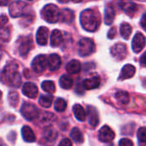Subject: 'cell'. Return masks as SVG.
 I'll return each mask as SVG.
<instances>
[{
	"mask_svg": "<svg viewBox=\"0 0 146 146\" xmlns=\"http://www.w3.org/2000/svg\"><path fill=\"white\" fill-rule=\"evenodd\" d=\"M1 80L3 83L12 86V87H19L21 82V74L18 71V65L15 62H11L8 63L1 75Z\"/></svg>",
	"mask_w": 146,
	"mask_h": 146,
	"instance_id": "1",
	"label": "cell"
},
{
	"mask_svg": "<svg viewBox=\"0 0 146 146\" xmlns=\"http://www.w3.org/2000/svg\"><path fill=\"white\" fill-rule=\"evenodd\" d=\"M101 22L100 15L94 9H87L80 15V24L88 32H95Z\"/></svg>",
	"mask_w": 146,
	"mask_h": 146,
	"instance_id": "2",
	"label": "cell"
},
{
	"mask_svg": "<svg viewBox=\"0 0 146 146\" xmlns=\"http://www.w3.org/2000/svg\"><path fill=\"white\" fill-rule=\"evenodd\" d=\"M42 18L49 23H56L59 21L60 10L55 4H48L44 6L41 11Z\"/></svg>",
	"mask_w": 146,
	"mask_h": 146,
	"instance_id": "3",
	"label": "cell"
},
{
	"mask_svg": "<svg viewBox=\"0 0 146 146\" xmlns=\"http://www.w3.org/2000/svg\"><path fill=\"white\" fill-rule=\"evenodd\" d=\"M21 113L24 118L28 121H33L40 116V110L33 104L24 103L21 108Z\"/></svg>",
	"mask_w": 146,
	"mask_h": 146,
	"instance_id": "4",
	"label": "cell"
},
{
	"mask_svg": "<svg viewBox=\"0 0 146 146\" xmlns=\"http://www.w3.org/2000/svg\"><path fill=\"white\" fill-rule=\"evenodd\" d=\"M95 44L91 38H82L79 42L78 52L81 56H87L95 51Z\"/></svg>",
	"mask_w": 146,
	"mask_h": 146,
	"instance_id": "5",
	"label": "cell"
},
{
	"mask_svg": "<svg viewBox=\"0 0 146 146\" xmlns=\"http://www.w3.org/2000/svg\"><path fill=\"white\" fill-rule=\"evenodd\" d=\"M33 48V38L30 36L21 37L18 40V51L20 56L25 57Z\"/></svg>",
	"mask_w": 146,
	"mask_h": 146,
	"instance_id": "6",
	"label": "cell"
},
{
	"mask_svg": "<svg viewBox=\"0 0 146 146\" xmlns=\"http://www.w3.org/2000/svg\"><path fill=\"white\" fill-rule=\"evenodd\" d=\"M27 5L22 1H15L9 5V14L12 17H19L25 14Z\"/></svg>",
	"mask_w": 146,
	"mask_h": 146,
	"instance_id": "7",
	"label": "cell"
},
{
	"mask_svg": "<svg viewBox=\"0 0 146 146\" xmlns=\"http://www.w3.org/2000/svg\"><path fill=\"white\" fill-rule=\"evenodd\" d=\"M47 67V58L44 55H38L32 62V68L37 74L43 73Z\"/></svg>",
	"mask_w": 146,
	"mask_h": 146,
	"instance_id": "8",
	"label": "cell"
},
{
	"mask_svg": "<svg viewBox=\"0 0 146 146\" xmlns=\"http://www.w3.org/2000/svg\"><path fill=\"white\" fill-rule=\"evenodd\" d=\"M146 39L145 35L141 33H137L133 38L132 48L135 53H139L145 46Z\"/></svg>",
	"mask_w": 146,
	"mask_h": 146,
	"instance_id": "9",
	"label": "cell"
},
{
	"mask_svg": "<svg viewBox=\"0 0 146 146\" xmlns=\"http://www.w3.org/2000/svg\"><path fill=\"white\" fill-rule=\"evenodd\" d=\"M127 46L121 43H118L111 48V54L116 60H123L127 56Z\"/></svg>",
	"mask_w": 146,
	"mask_h": 146,
	"instance_id": "10",
	"label": "cell"
},
{
	"mask_svg": "<svg viewBox=\"0 0 146 146\" xmlns=\"http://www.w3.org/2000/svg\"><path fill=\"white\" fill-rule=\"evenodd\" d=\"M98 139L101 142L106 143V142H110L115 139V133L113 130L108 127V126H104L98 133Z\"/></svg>",
	"mask_w": 146,
	"mask_h": 146,
	"instance_id": "11",
	"label": "cell"
},
{
	"mask_svg": "<svg viewBox=\"0 0 146 146\" xmlns=\"http://www.w3.org/2000/svg\"><path fill=\"white\" fill-rule=\"evenodd\" d=\"M61 64H62V60L57 54H51L47 58V67L50 71H56L59 69Z\"/></svg>",
	"mask_w": 146,
	"mask_h": 146,
	"instance_id": "12",
	"label": "cell"
},
{
	"mask_svg": "<svg viewBox=\"0 0 146 146\" xmlns=\"http://www.w3.org/2000/svg\"><path fill=\"white\" fill-rule=\"evenodd\" d=\"M38 87L32 82H27L22 87V92L25 96L30 98H34L38 95Z\"/></svg>",
	"mask_w": 146,
	"mask_h": 146,
	"instance_id": "13",
	"label": "cell"
},
{
	"mask_svg": "<svg viewBox=\"0 0 146 146\" xmlns=\"http://www.w3.org/2000/svg\"><path fill=\"white\" fill-rule=\"evenodd\" d=\"M86 113H87V116H88L89 124L92 127H96L98 125V122H99L98 110L93 106H88Z\"/></svg>",
	"mask_w": 146,
	"mask_h": 146,
	"instance_id": "14",
	"label": "cell"
},
{
	"mask_svg": "<svg viewBox=\"0 0 146 146\" xmlns=\"http://www.w3.org/2000/svg\"><path fill=\"white\" fill-rule=\"evenodd\" d=\"M49 38V30L45 27H41L38 28L37 34H36V40L38 44L45 45L48 42Z\"/></svg>",
	"mask_w": 146,
	"mask_h": 146,
	"instance_id": "15",
	"label": "cell"
},
{
	"mask_svg": "<svg viewBox=\"0 0 146 146\" xmlns=\"http://www.w3.org/2000/svg\"><path fill=\"white\" fill-rule=\"evenodd\" d=\"M119 6L130 16H132L133 15H134V13H136V11L139 9V6L133 2H124L123 0L120 1Z\"/></svg>",
	"mask_w": 146,
	"mask_h": 146,
	"instance_id": "16",
	"label": "cell"
},
{
	"mask_svg": "<svg viewBox=\"0 0 146 146\" xmlns=\"http://www.w3.org/2000/svg\"><path fill=\"white\" fill-rule=\"evenodd\" d=\"M135 72H136V68L134 66H133L131 64H127L123 67L121 73L120 74L119 80H124L130 79V78L133 77V75L135 74Z\"/></svg>",
	"mask_w": 146,
	"mask_h": 146,
	"instance_id": "17",
	"label": "cell"
},
{
	"mask_svg": "<svg viewBox=\"0 0 146 146\" xmlns=\"http://www.w3.org/2000/svg\"><path fill=\"white\" fill-rule=\"evenodd\" d=\"M100 78L98 75H95L92 78L86 79L83 81V87L86 90H92L96 89L100 86Z\"/></svg>",
	"mask_w": 146,
	"mask_h": 146,
	"instance_id": "18",
	"label": "cell"
},
{
	"mask_svg": "<svg viewBox=\"0 0 146 146\" xmlns=\"http://www.w3.org/2000/svg\"><path fill=\"white\" fill-rule=\"evenodd\" d=\"M21 135H22L23 139L26 142H28V143L34 142L35 139H36V137H35V134H34L33 131L28 126H24L21 128Z\"/></svg>",
	"mask_w": 146,
	"mask_h": 146,
	"instance_id": "19",
	"label": "cell"
},
{
	"mask_svg": "<svg viewBox=\"0 0 146 146\" xmlns=\"http://www.w3.org/2000/svg\"><path fill=\"white\" fill-rule=\"evenodd\" d=\"M74 19V14L72 10L68 9H63L60 11L59 21L65 22V23H69V22H72Z\"/></svg>",
	"mask_w": 146,
	"mask_h": 146,
	"instance_id": "20",
	"label": "cell"
},
{
	"mask_svg": "<svg viewBox=\"0 0 146 146\" xmlns=\"http://www.w3.org/2000/svg\"><path fill=\"white\" fill-rule=\"evenodd\" d=\"M66 70L68 71V74H78L81 70V64L78 60H72L67 64Z\"/></svg>",
	"mask_w": 146,
	"mask_h": 146,
	"instance_id": "21",
	"label": "cell"
},
{
	"mask_svg": "<svg viewBox=\"0 0 146 146\" xmlns=\"http://www.w3.org/2000/svg\"><path fill=\"white\" fill-rule=\"evenodd\" d=\"M62 33L59 30H54L50 35V45L52 47H56L60 45L62 42Z\"/></svg>",
	"mask_w": 146,
	"mask_h": 146,
	"instance_id": "22",
	"label": "cell"
},
{
	"mask_svg": "<svg viewBox=\"0 0 146 146\" xmlns=\"http://www.w3.org/2000/svg\"><path fill=\"white\" fill-rule=\"evenodd\" d=\"M73 111H74V114L75 118L78 121H86V110H84V108L80 104H75L73 107Z\"/></svg>",
	"mask_w": 146,
	"mask_h": 146,
	"instance_id": "23",
	"label": "cell"
},
{
	"mask_svg": "<svg viewBox=\"0 0 146 146\" xmlns=\"http://www.w3.org/2000/svg\"><path fill=\"white\" fill-rule=\"evenodd\" d=\"M115 16V9L114 7L112 6H107L105 9V15H104V21L107 25H110L112 24L114 19Z\"/></svg>",
	"mask_w": 146,
	"mask_h": 146,
	"instance_id": "24",
	"label": "cell"
},
{
	"mask_svg": "<svg viewBox=\"0 0 146 146\" xmlns=\"http://www.w3.org/2000/svg\"><path fill=\"white\" fill-rule=\"evenodd\" d=\"M59 84H60V86L62 88H63L65 90H68V89H70L73 86L74 81H73V79L70 76H68L67 74H64L60 78Z\"/></svg>",
	"mask_w": 146,
	"mask_h": 146,
	"instance_id": "25",
	"label": "cell"
},
{
	"mask_svg": "<svg viewBox=\"0 0 146 146\" xmlns=\"http://www.w3.org/2000/svg\"><path fill=\"white\" fill-rule=\"evenodd\" d=\"M120 31H121V34L122 38L125 39H128L132 33V27L130 24H128L127 22H123L121 25Z\"/></svg>",
	"mask_w": 146,
	"mask_h": 146,
	"instance_id": "26",
	"label": "cell"
},
{
	"mask_svg": "<svg viewBox=\"0 0 146 146\" xmlns=\"http://www.w3.org/2000/svg\"><path fill=\"white\" fill-rule=\"evenodd\" d=\"M70 136L71 138L73 139V140L76 143H82L84 141V136H83V133H81V131L77 128V127H74L72 129L71 133H70Z\"/></svg>",
	"mask_w": 146,
	"mask_h": 146,
	"instance_id": "27",
	"label": "cell"
},
{
	"mask_svg": "<svg viewBox=\"0 0 146 146\" xmlns=\"http://www.w3.org/2000/svg\"><path fill=\"white\" fill-rule=\"evenodd\" d=\"M52 102H53V97L50 95H41L39 98V100H38L40 106H42L44 108L50 107Z\"/></svg>",
	"mask_w": 146,
	"mask_h": 146,
	"instance_id": "28",
	"label": "cell"
},
{
	"mask_svg": "<svg viewBox=\"0 0 146 146\" xmlns=\"http://www.w3.org/2000/svg\"><path fill=\"white\" fill-rule=\"evenodd\" d=\"M115 98L117 99L118 102H120L122 104H127L129 103V101H130L129 94L127 92H123V91L116 92Z\"/></svg>",
	"mask_w": 146,
	"mask_h": 146,
	"instance_id": "29",
	"label": "cell"
},
{
	"mask_svg": "<svg viewBox=\"0 0 146 146\" xmlns=\"http://www.w3.org/2000/svg\"><path fill=\"white\" fill-rule=\"evenodd\" d=\"M41 87L44 92H46L48 93H50V94L55 92V91H56L55 84L51 80H44V81H43V83L41 84Z\"/></svg>",
	"mask_w": 146,
	"mask_h": 146,
	"instance_id": "30",
	"label": "cell"
},
{
	"mask_svg": "<svg viewBox=\"0 0 146 146\" xmlns=\"http://www.w3.org/2000/svg\"><path fill=\"white\" fill-rule=\"evenodd\" d=\"M55 110L57 112H63L67 109V102L63 98H57L54 105Z\"/></svg>",
	"mask_w": 146,
	"mask_h": 146,
	"instance_id": "31",
	"label": "cell"
},
{
	"mask_svg": "<svg viewBox=\"0 0 146 146\" xmlns=\"http://www.w3.org/2000/svg\"><path fill=\"white\" fill-rule=\"evenodd\" d=\"M9 102L12 107H16L19 103V96L15 92H10L9 93Z\"/></svg>",
	"mask_w": 146,
	"mask_h": 146,
	"instance_id": "32",
	"label": "cell"
},
{
	"mask_svg": "<svg viewBox=\"0 0 146 146\" xmlns=\"http://www.w3.org/2000/svg\"><path fill=\"white\" fill-rule=\"evenodd\" d=\"M44 138L48 141H54L57 138V133L52 128H48L44 132Z\"/></svg>",
	"mask_w": 146,
	"mask_h": 146,
	"instance_id": "33",
	"label": "cell"
},
{
	"mask_svg": "<svg viewBox=\"0 0 146 146\" xmlns=\"http://www.w3.org/2000/svg\"><path fill=\"white\" fill-rule=\"evenodd\" d=\"M137 135L139 141L146 143V127H140L138 131Z\"/></svg>",
	"mask_w": 146,
	"mask_h": 146,
	"instance_id": "34",
	"label": "cell"
},
{
	"mask_svg": "<svg viewBox=\"0 0 146 146\" xmlns=\"http://www.w3.org/2000/svg\"><path fill=\"white\" fill-rule=\"evenodd\" d=\"M119 146H133V143L129 139H122L119 142Z\"/></svg>",
	"mask_w": 146,
	"mask_h": 146,
	"instance_id": "35",
	"label": "cell"
},
{
	"mask_svg": "<svg viewBox=\"0 0 146 146\" xmlns=\"http://www.w3.org/2000/svg\"><path fill=\"white\" fill-rule=\"evenodd\" d=\"M116 28L115 27H111L110 29V31H109V33H108V38H110V39H112V38H114L115 36H116Z\"/></svg>",
	"mask_w": 146,
	"mask_h": 146,
	"instance_id": "36",
	"label": "cell"
},
{
	"mask_svg": "<svg viewBox=\"0 0 146 146\" xmlns=\"http://www.w3.org/2000/svg\"><path fill=\"white\" fill-rule=\"evenodd\" d=\"M7 23H8V17L4 15H2L0 16V28L5 27Z\"/></svg>",
	"mask_w": 146,
	"mask_h": 146,
	"instance_id": "37",
	"label": "cell"
},
{
	"mask_svg": "<svg viewBox=\"0 0 146 146\" xmlns=\"http://www.w3.org/2000/svg\"><path fill=\"white\" fill-rule=\"evenodd\" d=\"M58 146H73V145H72V142H71V140H70V139H62V140L59 143Z\"/></svg>",
	"mask_w": 146,
	"mask_h": 146,
	"instance_id": "38",
	"label": "cell"
},
{
	"mask_svg": "<svg viewBox=\"0 0 146 146\" xmlns=\"http://www.w3.org/2000/svg\"><path fill=\"white\" fill-rule=\"evenodd\" d=\"M140 25L142 27V28L146 31V12L143 15L142 18H141V21H140Z\"/></svg>",
	"mask_w": 146,
	"mask_h": 146,
	"instance_id": "39",
	"label": "cell"
},
{
	"mask_svg": "<svg viewBox=\"0 0 146 146\" xmlns=\"http://www.w3.org/2000/svg\"><path fill=\"white\" fill-rule=\"evenodd\" d=\"M140 62H141L142 65L146 66V52H145V53L143 54V56H141V58H140Z\"/></svg>",
	"mask_w": 146,
	"mask_h": 146,
	"instance_id": "40",
	"label": "cell"
},
{
	"mask_svg": "<svg viewBox=\"0 0 146 146\" xmlns=\"http://www.w3.org/2000/svg\"><path fill=\"white\" fill-rule=\"evenodd\" d=\"M10 0H0V6H5L9 3Z\"/></svg>",
	"mask_w": 146,
	"mask_h": 146,
	"instance_id": "41",
	"label": "cell"
},
{
	"mask_svg": "<svg viewBox=\"0 0 146 146\" xmlns=\"http://www.w3.org/2000/svg\"><path fill=\"white\" fill-rule=\"evenodd\" d=\"M0 146H5V145H4V143L3 142V140L0 139Z\"/></svg>",
	"mask_w": 146,
	"mask_h": 146,
	"instance_id": "42",
	"label": "cell"
},
{
	"mask_svg": "<svg viewBox=\"0 0 146 146\" xmlns=\"http://www.w3.org/2000/svg\"><path fill=\"white\" fill-rule=\"evenodd\" d=\"M60 3H68V0H58Z\"/></svg>",
	"mask_w": 146,
	"mask_h": 146,
	"instance_id": "43",
	"label": "cell"
},
{
	"mask_svg": "<svg viewBox=\"0 0 146 146\" xmlns=\"http://www.w3.org/2000/svg\"><path fill=\"white\" fill-rule=\"evenodd\" d=\"M83 0H73V2L74 3H80V2H82Z\"/></svg>",
	"mask_w": 146,
	"mask_h": 146,
	"instance_id": "44",
	"label": "cell"
},
{
	"mask_svg": "<svg viewBox=\"0 0 146 146\" xmlns=\"http://www.w3.org/2000/svg\"><path fill=\"white\" fill-rule=\"evenodd\" d=\"M1 97H2V92H1V91H0V99H1Z\"/></svg>",
	"mask_w": 146,
	"mask_h": 146,
	"instance_id": "45",
	"label": "cell"
},
{
	"mask_svg": "<svg viewBox=\"0 0 146 146\" xmlns=\"http://www.w3.org/2000/svg\"><path fill=\"white\" fill-rule=\"evenodd\" d=\"M30 1H32V0H30Z\"/></svg>",
	"mask_w": 146,
	"mask_h": 146,
	"instance_id": "46",
	"label": "cell"
}]
</instances>
